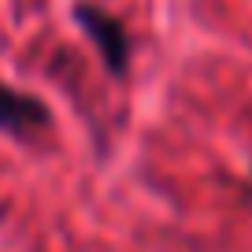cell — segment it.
Returning <instances> with one entry per match:
<instances>
[{
    "label": "cell",
    "instance_id": "cell-1",
    "mask_svg": "<svg viewBox=\"0 0 252 252\" xmlns=\"http://www.w3.org/2000/svg\"><path fill=\"white\" fill-rule=\"evenodd\" d=\"M71 15L78 23V30L89 37V45L96 48L100 63L108 67V74L123 78L130 71V30H126V23L119 15H111L108 8L93 4V0H78Z\"/></svg>",
    "mask_w": 252,
    "mask_h": 252
},
{
    "label": "cell",
    "instance_id": "cell-2",
    "mask_svg": "<svg viewBox=\"0 0 252 252\" xmlns=\"http://www.w3.org/2000/svg\"><path fill=\"white\" fill-rule=\"evenodd\" d=\"M48 126V104L33 93L0 82V134L15 137V141H30Z\"/></svg>",
    "mask_w": 252,
    "mask_h": 252
}]
</instances>
